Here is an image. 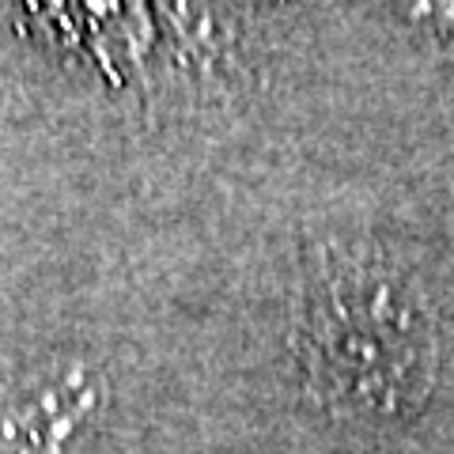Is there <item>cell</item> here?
<instances>
[{"mask_svg":"<svg viewBox=\"0 0 454 454\" xmlns=\"http://www.w3.org/2000/svg\"><path fill=\"white\" fill-rule=\"evenodd\" d=\"M310 397L360 428L413 420L435 387L439 337L420 284L367 247H325L292 325Z\"/></svg>","mask_w":454,"mask_h":454,"instance_id":"cell-1","label":"cell"},{"mask_svg":"<svg viewBox=\"0 0 454 454\" xmlns=\"http://www.w3.org/2000/svg\"><path fill=\"white\" fill-rule=\"evenodd\" d=\"M106 405V379L88 360H57L0 394V454H73Z\"/></svg>","mask_w":454,"mask_h":454,"instance_id":"cell-2","label":"cell"},{"mask_svg":"<svg viewBox=\"0 0 454 454\" xmlns=\"http://www.w3.org/2000/svg\"><path fill=\"white\" fill-rule=\"evenodd\" d=\"M167 8L178 35H186L193 50L216 53L235 38L243 0H167Z\"/></svg>","mask_w":454,"mask_h":454,"instance_id":"cell-3","label":"cell"},{"mask_svg":"<svg viewBox=\"0 0 454 454\" xmlns=\"http://www.w3.org/2000/svg\"><path fill=\"white\" fill-rule=\"evenodd\" d=\"M413 8L420 20H428L439 38L454 42V0H413Z\"/></svg>","mask_w":454,"mask_h":454,"instance_id":"cell-4","label":"cell"}]
</instances>
